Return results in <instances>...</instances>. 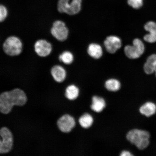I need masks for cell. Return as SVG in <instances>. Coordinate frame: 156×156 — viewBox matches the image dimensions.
<instances>
[{"mask_svg": "<svg viewBox=\"0 0 156 156\" xmlns=\"http://www.w3.org/2000/svg\"><path fill=\"white\" fill-rule=\"evenodd\" d=\"M27 97L24 91L16 88L0 94V112L7 114L11 112L13 106H22L26 104Z\"/></svg>", "mask_w": 156, "mask_h": 156, "instance_id": "1", "label": "cell"}, {"mask_svg": "<svg viewBox=\"0 0 156 156\" xmlns=\"http://www.w3.org/2000/svg\"><path fill=\"white\" fill-rule=\"evenodd\" d=\"M126 138L138 149H145L149 145L150 134L145 130L134 129L130 130L126 135Z\"/></svg>", "mask_w": 156, "mask_h": 156, "instance_id": "2", "label": "cell"}, {"mask_svg": "<svg viewBox=\"0 0 156 156\" xmlns=\"http://www.w3.org/2000/svg\"><path fill=\"white\" fill-rule=\"evenodd\" d=\"M23 48L22 42L20 39L14 36L7 38L3 44L4 51L10 56L19 55L22 52Z\"/></svg>", "mask_w": 156, "mask_h": 156, "instance_id": "3", "label": "cell"}, {"mask_svg": "<svg viewBox=\"0 0 156 156\" xmlns=\"http://www.w3.org/2000/svg\"><path fill=\"white\" fill-rule=\"evenodd\" d=\"M59 0L58 3V11L60 13H64L73 15L77 14L81 9V0Z\"/></svg>", "mask_w": 156, "mask_h": 156, "instance_id": "4", "label": "cell"}, {"mask_svg": "<svg viewBox=\"0 0 156 156\" xmlns=\"http://www.w3.org/2000/svg\"><path fill=\"white\" fill-rule=\"evenodd\" d=\"M0 154L9 153L12 149L13 138L12 133L9 128L3 127L0 129Z\"/></svg>", "mask_w": 156, "mask_h": 156, "instance_id": "5", "label": "cell"}, {"mask_svg": "<svg viewBox=\"0 0 156 156\" xmlns=\"http://www.w3.org/2000/svg\"><path fill=\"white\" fill-rule=\"evenodd\" d=\"M145 47L140 39L136 38L133 42L132 45H127L124 48V53L130 59L139 58L145 51Z\"/></svg>", "mask_w": 156, "mask_h": 156, "instance_id": "6", "label": "cell"}, {"mask_svg": "<svg viewBox=\"0 0 156 156\" xmlns=\"http://www.w3.org/2000/svg\"><path fill=\"white\" fill-rule=\"evenodd\" d=\"M51 33L56 40L64 41L68 38L69 30L65 23L62 21L57 20L53 23L51 29Z\"/></svg>", "mask_w": 156, "mask_h": 156, "instance_id": "7", "label": "cell"}, {"mask_svg": "<svg viewBox=\"0 0 156 156\" xmlns=\"http://www.w3.org/2000/svg\"><path fill=\"white\" fill-rule=\"evenodd\" d=\"M57 124L60 131L67 133L71 132L75 126L76 122L73 116L66 114L58 119Z\"/></svg>", "mask_w": 156, "mask_h": 156, "instance_id": "8", "label": "cell"}, {"mask_svg": "<svg viewBox=\"0 0 156 156\" xmlns=\"http://www.w3.org/2000/svg\"><path fill=\"white\" fill-rule=\"evenodd\" d=\"M34 50L38 56L40 57H45L51 53L52 45L47 41L41 39L37 41L35 43Z\"/></svg>", "mask_w": 156, "mask_h": 156, "instance_id": "9", "label": "cell"}, {"mask_svg": "<svg viewBox=\"0 0 156 156\" xmlns=\"http://www.w3.org/2000/svg\"><path fill=\"white\" fill-rule=\"evenodd\" d=\"M104 45L107 52L110 54H114L121 47L122 41L118 37L108 36L105 41Z\"/></svg>", "mask_w": 156, "mask_h": 156, "instance_id": "10", "label": "cell"}, {"mask_svg": "<svg viewBox=\"0 0 156 156\" xmlns=\"http://www.w3.org/2000/svg\"><path fill=\"white\" fill-rule=\"evenodd\" d=\"M144 29L149 34L145 35L144 40L149 43L156 42V23L153 21H149L144 25Z\"/></svg>", "mask_w": 156, "mask_h": 156, "instance_id": "11", "label": "cell"}, {"mask_svg": "<svg viewBox=\"0 0 156 156\" xmlns=\"http://www.w3.org/2000/svg\"><path fill=\"white\" fill-rule=\"evenodd\" d=\"M51 73L55 80L59 83L64 81L67 75L64 68L59 65L53 66L51 70Z\"/></svg>", "mask_w": 156, "mask_h": 156, "instance_id": "12", "label": "cell"}, {"mask_svg": "<svg viewBox=\"0 0 156 156\" xmlns=\"http://www.w3.org/2000/svg\"><path fill=\"white\" fill-rule=\"evenodd\" d=\"M156 67V54L151 55L149 56L144 64V72L147 75H151L154 73Z\"/></svg>", "mask_w": 156, "mask_h": 156, "instance_id": "13", "label": "cell"}, {"mask_svg": "<svg viewBox=\"0 0 156 156\" xmlns=\"http://www.w3.org/2000/svg\"><path fill=\"white\" fill-rule=\"evenodd\" d=\"M87 53L91 57L98 59L102 57L103 50L102 47L98 44H89L87 50Z\"/></svg>", "mask_w": 156, "mask_h": 156, "instance_id": "14", "label": "cell"}, {"mask_svg": "<svg viewBox=\"0 0 156 156\" xmlns=\"http://www.w3.org/2000/svg\"><path fill=\"white\" fill-rule=\"evenodd\" d=\"M106 106L104 99L101 97L94 96L92 98V103L91 106V110L99 113L102 112Z\"/></svg>", "mask_w": 156, "mask_h": 156, "instance_id": "15", "label": "cell"}, {"mask_svg": "<svg viewBox=\"0 0 156 156\" xmlns=\"http://www.w3.org/2000/svg\"><path fill=\"white\" fill-rule=\"evenodd\" d=\"M140 112L147 117L153 115L156 112V106L152 102H147L144 104L140 108Z\"/></svg>", "mask_w": 156, "mask_h": 156, "instance_id": "16", "label": "cell"}, {"mask_svg": "<svg viewBox=\"0 0 156 156\" xmlns=\"http://www.w3.org/2000/svg\"><path fill=\"white\" fill-rule=\"evenodd\" d=\"M79 90L76 86L71 85L68 86L66 89L65 96L70 100H74L79 96Z\"/></svg>", "mask_w": 156, "mask_h": 156, "instance_id": "17", "label": "cell"}, {"mask_svg": "<svg viewBox=\"0 0 156 156\" xmlns=\"http://www.w3.org/2000/svg\"><path fill=\"white\" fill-rule=\"evenodd\" d=\"M79 123L83 128H88L92 126L93 122V118L90 114L85 113L80 117Z\"/></svg>", "mask_w": 156, "mask_h": 156, "instance_id": "18", "label": "cell"}, {"mask_svg": "<svg viewBox=\"0 0 156 156\" xmlns=\"http://www.w3.org/2000/svg\"><path fill=\"white\" fill-rule=\"evenodd\" d=\"M105 87L108 91H116L120 88L121 83L118 80L116 79H110L105 82Z\"/></svg>", "mask_w": 156, "mask_h": 156, "instance_id": "19", "label": "cell"}, {"mask_svg": "<svg viewBox=\"0 0 156 156\" xmlns=\"http://www.w3.org/2000/svg\"><path fill=\"white\" fill-rule=\"evenodd\" d=\"M60 62L66 64H70L73 63L74 57L71 52L68 51H64L60 54L58 57Z\"/></svg>", "mask_w": 156, "mask_h": 156, "instance_id": "20", "label": "cell"}, {"mask_svg": "<svg viewBox=\"0 0 156 156\" xmlns=\"http://www.w3.org/2000/svg\"><path fill=\"white\" fill-rule=\"evenodd\" d=\"M128 3L130 6L134 9H139L143 5V0H128Z\"/></svg>", "mask_w": 156, "mask_h": 156, "instance_id": "21", "label": "cell"}, {"mask_svg": "<svg viewBox=\"0 0 156 156\" xmlns=\"http://www.w3.org/2000/svg\"><path fill=\"white\" fill-rule=\"evenodd\" d=\"M7 10L4 6L0 5V22H3L7 18Z\"/></svg>", "mask_w": 156, "mask_h": 156, "instance_id": "22", "label": "cell"}, {"mask_svg": "<svg viewBox=\"0 0 156 156\" xmlns=\"http://www.w3.org/2000/svg\"><path fill=\"white\" fill-rule=\"evenodd\" d=\"M133 155L129 151H123L120 154V156H131Z\"/></svg>", "mask_w": 156, "mask_h": 156, "instance_id": "23", "label": "cell"}, {"mask_svg": "<svg viewBox=\"0 0 156 156\" xmlns=\"http://www.w3.org/2000/svg\"><path fill=\"white\" fill-rule=\"evenodd\" d=\"M154 73H155V76L156 77V67Z\"/></svg>", "mask_w": 156, "mask_h": 156, "instance_id": "24", "label": "cell"}]
</instances>
